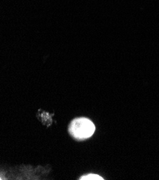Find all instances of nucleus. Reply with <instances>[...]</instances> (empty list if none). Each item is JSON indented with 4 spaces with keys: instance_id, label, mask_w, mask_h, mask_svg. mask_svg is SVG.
Instances as JSON below:
<instances>
[{
    "instance_id": "nucleus-1",
    "label": "nucleus",
    "mask_w": 159,
    "mask_h": 180,
    "mask_svg": "<svg viewBox=\"0 0 159 180\" xmlns=\"http://www.w3.org/2000/svg\"><path fill=\"white\" fill-rule=\"evenodd\" d=\"M95 131V126L91 121L86 118L74 119L70 124L69 131L71 135L78 139L91 137Z\"/></svg>"
},
{
    "instance_id": "nucleus-2",
    "label": "nucleus",
    "mask_w": 159,
    "mask_h": 180,
    "mask_svg": "<svg viewBox=\"0 0 159 180\" xmlns=\"http://www.w3.org/2000/svg\"><path fill=\"white\" fill-rule=\"evenodd\" d=\"M80 180H103L104 179L101 176L94 174H89L88 175L82 176L80 178Z\"/></svg>"
},
{
    "instance_id": "nucleus-3",
    "label": "nucleus",
    "mask_w": 159,
    "mask_h": 180,
    "mask_svg": "<svg viewBox=\"0 0 159 180\" xmlns=\"http://www.w3.org/2000/svg\"><path fill=\"white\" fill-rule=\"evenodd\" d=\"M0 179H1V178H0Z\"/></svg>"
}]
</instances>
